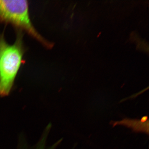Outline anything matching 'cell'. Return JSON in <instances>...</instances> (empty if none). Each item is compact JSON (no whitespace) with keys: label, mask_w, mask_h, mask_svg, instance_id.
Here are the masks:
<instances>
[{"label":"cell","mask_w":149,"mask_h":149,"mask_svg":"<svg viewBox=\"0 0 149 149\" xmlns=\"http://www.w3.org/2000/svg\"><path fill=\"white\" fill-rule=\"evenodd\" d=\"M1 23L11 24L17 30L26 32L46 48L49 49L52 46L37 32L32 24L28 1L0 0V24Z\"/></svg>","instance_id":"obj_2"},{"label":"cell","mask_w":149,"mask_h":149,"mask_svg":"<svg viewBox=\"0 0 149 149\" xmlns=\"http://www.w3.org/2000/svg\"><path fill=\"white\" fill-rule=\"evenodd\" d=\"M16 40L13 45L0 34V96L8 95L22 64L25 52L22 31L17 30Z\"/></svg>","instance_id":"obj_1"}]
</instances>
